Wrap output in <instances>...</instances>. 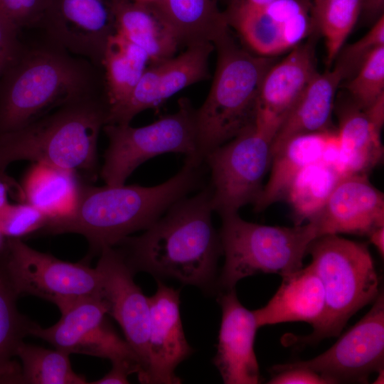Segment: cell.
Wrapping results in <instances>:
<instances>
[{
  "label": "cell",
  "mask_w": 384,
  "mask_h": 384,
  "mask_svg": "<svg viewBox=\"0 0 384 384\" xmlns=\"http://www.w3.org/2000/svg\"><path fill=\"white\" fill-rule=\"evenodd\" d=\"M221 219L219 236L225 264L218 284L223 290L257 273L283 277L301 269L310 243L319 237L310 222L294 227L265 225L248 222L238 213Z\"/></svg>",
  "instance_id": "52a82bcc"
},
{
  "label": "cell",
  "mask_w": 384,
  "mask_h": 384,
  "mask_svg": "<svg viewBox=\"0 0 384 384\" xmlns=\"http://www.w3.org/2000/svg\"><path fill=\"white\" fill-rule=\"evenodd\" d=\"M274 1L275 0H236L230 4H237L249 8H260L267 6Z\"/></svg>",
  "instance_id": "b9f144b4"
},
{
  "label": "cell",
  "mask_w": 384,
  "mask_h": 384,
  "mask_svg": "<svg viewBox=\"0 0 384 384\" xmlns=\"http://www.w3.org/2000/svg\"><path fill=\"white\" fill-rule=\"evenodd\" d=\"M100 255L95 267L100 277L101 297L138 358L137 375L142 383L149 366V299L134 282V272L119 249L104 247Z\"/></svg>",
  "instance_id": "9a60e30c"
},
{
  "label": "cell",
  "mask_w": 384,
  "mask_h": 384,
  "mask_svg": "<svg viewBox=\"0 0 384 384\" xmlns=\"http://www.w3.org/2000/svg\"><path fill=\"white\" fill-rule=\"evenodd\" d=\"M2 238H3V235L0 232V247H1V245H2V243H3Z\"/></svg>",
  "instance_id": "c3c4849f"
},
{
  "label": "cell",
  "mask_w": 384,
  "mask_h": 384,
  "mask_svg": "<svg viewBox=\"0 0 384 384\" xmlns=\"http://www.w3.org/2000/svg\"><path fill=\"white\" fill-rule=\"evenodd\" d=\"M114 16L117 33L142 48L150 64L176 55L177 36L152 3L116 0Z\"/></svg>",
  "instance_id": "cb8c5ba5"
},
{
  "label": "cell",
  "mask_w": 384,
  "mask_h": 384,
  "mask_svg": "<svg viewBox=\"0 0 384 384\" xmlns=\"http://www.w3.org/2000/svg\"><path fill=\"white\" fill-rule=\"evenodd\" d=\"M68 353L22 342L16 356L21 361L22 384H85L74 372Z\"/></svg>",
  "instance_id": "4dcf8cb0"
},
{
  "label": "cell",
  "mask_w": 384,
  "mask_h": 384,
  "mask_svg": "<svg viewBox=\"0 0 384 384\" xmlns=\"http://www.w3.org/2000/svg\"><path fill=\"white\" fill-rule=\"evenodd\" d=\"M53 0H0L5 16L20 30L40 26Z\"/></svg>",
  "instance_id": "d590c367"
},
{
  "label": "cell",
  "mask_w": 384,
  "mask_h": 384,
  "mask_svg": "<svg viewBox=\"0 0 384 384\" xmlns=\"http://www.w3.org/2000/svg\"><path fill=\"white\" fill-rule=\"evenodd\" d=\"M149 299V366L142 383H181L176 366L193 349L186 339L180 314V291L158 282Z\"/></svg>",
  "instance_id": "ac0fdd59"
},
{
  "label": "cell",
  "mask_w": 384,
  "mask_h": 384,
  "mask_svg": "<svg viewBox=\"0 0 384 384\" xmlns=\"http://www.w3.org/2000/svg\"><path fill=\"white\" fill-rule=\"evenodd\" d=\"M348 97L362 109H368L384 97V46L367 57L346 85Z\"/></svg>",
  "instance_id": "d6a6232c"
},
{
  "label": "cell",
  "mask_w": 384,
  "mask_h": 384,
  "mask_svg": "<svg viewBox=\"0 0 384 384\" xmlns=\"http://www.w3.org/2000/svg\"><path fill=\"white\" fill-rule=\"evenodd\" d=\"M134 1H139V2H143V3H154L156 0H134Z\"/></svg>",
  "instance_id": "bcb514c9"
},
{
  "label": "cell",
  "mask_w": 384,
  "mask_h": 384,
  "mask_svg": "<svg viewBox=\"0 0 384 384\" xmlns=\"http://www.w3.org/2000/svg\"><path fill=\"white\" fill-rule=\"evenodd\" d=\"M381 46H384V16L376 21L362 38L341 49L334 67L342 73L343 80H349L370 53Z\"/></svg>",
  "instance_id": "e575fe53"
},
{
  "label": "cell",
  "mask_w": 384,
  "mask_h": 384,
  "mask_svg": "<svg viewBox=\"0 0 384 384\" xmlns=\"http://www.w3.org/2000/svg\"><path fill=\"white\" fill-rule=\"evenodd\" d=\"M19 29L0 15V78L22 50L18 39Z\"/></svg>",
  "instance_id": "8d00e7d4"
},
{
  "label": "cell",
  "mask_w": 384,
  "mask_h": 384,
  "mask_svg": "<svg viewBox=\"0 0 384 384\" xmlns=\"http://www.w3.org/2000/svg\"><path fill=\"white\" fill-rule=\"evenodd\" d=\"M109 143L104 154L100 176L105 184L122 185L144 161L166 153H181L186 160L197 149L196 109L191 101L178 100L176 112L144 127L105 124Z\"/></svg>",
  "instance_id": "ba28073f"
},
{
  "label": "cell",
  "mask_w": 384,
  "mask_h": 384,
  "mask_svg": "<svg viewBox=\"0 0 384 384\" xmlns=\"http://www.w3.org/2000/svg\"><path fill=\"white\" fill-rule=\"evenodd\" d=\"M149 64L139 46L118 33L110 37L102 63L107 118L126 102Z\"/></svg>",
  "instance_id": "4316f807"
},
{
  "label": "cell",
  "mask_w": 384,
  "mask_h": 384,
  "mask_svg": "<svg viewBox=\"0 0 384 384\" xmlns=\"http://www.w3.org/2000/svg\"><path fill=\"white\" fill-rule=\"evenodd\" d=\"M342 80V73L335 67L314 75L277 132L271 145L272 157L293 137L333 129L335 96Z\"/></svg>",
  "instance_id": "603a6c76"
},
{
  "label": "cell",
  "mask_w": 384,
  "mask_h": 384,
  "mask_svg": "<svg viewBox=\"0 0 384 384\" xmlns=\"http://www.w3.org/2000/svg\"><path fill=\"white\" fill-rule=\"evenodd\" d=\"M342 177L321 161L309 164L297 175L284 199L292 208L296 225L319 211Z\"/></svg>",
  "instance_id": "f546056e"
},
{
  "label": "cell",
  "mask_w": 384,
  "mask_h": 384,
  "mask_svg": "<svg viewBox=\"0 0 384 384\" xmlns=\"http://www.w3.org/2000/svg\"><path fill=\"white\" fill-rule=\"evenodd\" d=\"M103 94L68 102L26 126L0 134V174L12 162L31 161L97 175V141L106 124Z\"/></svg>",
  "instance_id": "277c9868"
},
{
  "label": "cell",
  "mask_w": 384,
  "mask_h": 384,
  "mask_svg": "<svg viewBox=\"0 0 384 384\" xmlns=\"http://www.w3.org/2000/svg\"><path fill=\"white\" fill-rule=\"evenodd\" d=\"M0 179L6 182L10 186L12 191V196H14L17 200L20 199L23 196V191L21 184L19 185L11 177H4L0 174Z\"/></svg>",
  "instance_id": "7bdbcfd3"
},
{
  "label": "cell",
  "mask_w": 384,
  "mask_h": 384,
  "mask_svg": "<svg viewBox=\"0 0 384 384\" xmlns=\"http://www.w3.org/2000/svg\"><path fill=\"white\" fill-rule=\"evenodd\" d=\"M230 28L213 42L217 63L210 91L196 110L197 149L186 162L204 164L214 149L255 124L260 87L273 57L251 53L240 47Z\"/></svg>",
  "instance_id": "5b68a950"
},
{
  "label": "cell",
  "mask_w": 384,
  "mask_h": 384,
  "mask_svg": "<svg viewBox=\"0 0 384 384\" xmlns=\"http://www.w3.org/2000/svg\"><path fill=\"white\" fill-rule=\"evenodd\" d=\"M152 4L173 28L180 46L213 43L230 28L218 0H156Z\"/></svg>",
  "instance_id": "83f0119b"
},
{
  "label": "cell",
  "mask_w": 384,
  "mask_h": 384,
  "mask_svg": "<svg viewBox=\"0 0 384 384\" xmlns=\"http://www.w3.org/2000/svg\"><path fill=\"white\" fill-rule=\"evenodd\" d=\"M308 222L319 235H368L384 226V195L366 174L343 176L319 211Z\"/></svg>",
  "instance_id": "e0dca14e"
},
{
  "label": "cell",
  "mask_w": 384,
  "mask_h": 384,
  "mask_svg": "<svg viewBox=\"0 0 384 384\" xmlns=\"http://www.w3.org/2000/svg\"><path fill=\"white\" fill-rule=\"evenodd\" d=\"M378 375H377V378H375V380H374L373 383L375 384H380V383H383V380H384V368L383 367L380 368L378 371Z\"/></svg>",
  "instance_id": "f6af8a7d"
},
{
  "label": "cell",
  "mask_w": 384,
  "mask_h": 384,
  "mask_svg": "<svg viewBox=\"0 0 384 384\" xmlns=\"http://www.w3.org/2000/svg\"><path fill=\"white\" fill-rule=\"evenodd\" d=\"M227 4L228 5L233 3L234 1H235L236 0H224Z\"/></svg>",
  "instance_id": "7dc6e473"
},
{
  "label": "cell",
  "mask_w": 384,
  "mask_h": 384,
  "mask_svg": "<svg viewBox=\"0 0 384 384\" xmlns=\"http://www.w3.org/2000/svg\"><path fill=\"white\" fill-rule=\"evenodd\" d=\"M383 362L384 297L380 292L370 311L327 351L287 364L309 369L334 384L367 383Z\"/></svg>",
  "instance_id": "4fadbf2b"
},
{
  "label": "cell",
  "mask_w": 384,
  "mask_h": 384,
  "mask_svg": "<svg viewBox=\"0 0 384 384\" xmlns=\"http://www.w3.org/2000/svg\"><path fill=\"white\" fill-rule=\"evenodd\" d=\"M214 46L201 42L181 53L148 65L126 102L110 117L117 124H129L139 113L158 107L183 89L210 78L208 62Z\"/></svg>",
  "instance_id": "2e32d148"
},
{
  "label": "cell",
  "mask_w": 384,
  "mask_h": 384,
  "mask_svg": "<svg viewBox=\"0 0 384 384\" xmlns=\"http://www.w3.org/2000/svg\"><path fill=\"white\" fill-rule=\"evenodd\" d=\"M368 236L370 242L375 247L380 257L384 256V226L372 230Z\"/></svg>",
  "instance_id": "60d3db41"
},
{
  "label": "cell",
  "mask_w": 384,
  "mask_h": 384,
  "mask_svg": "<svg viewBox=\"0 0 384 384\" xmlns=\"http://www.w3.org/2000/svg\"><path fill=\"white\" fill-rule=\"evenodd\" d=\"M307 253L310 265L320 278L325 306L313 333L299 342L313 343L337 336L349 319L379 294L378 277L372 256L366 244L338 235L315 238Z\"/></svg>",
  "instance_id": "8992f818"
},
{
  "label": "cell",
  "mask_w": 384,
  "mask_h": 384,
  "mask_svg": "<svg viewBox=\"0 0 384 384\" xmlns=\"http://www.w3.org/2000/svg\"><path fill=\"white\" fill-rule=\"evenodd\" d=\"M272 370L275 375L269 384H329L327 380L309 369L287 363L274 366Z\"/></svg>",
  "instance_id": "74e56055"
},
{
  "label": "cell",
  "mask_w": 384,
  "mask_h": 384,
  "mask_svg": "<svg viewBox=\"0 0 384 384\" xmlns=\"http://www.w3.org/2000/svg\"><path fill=\"white\" fill-rule=\"evenodd\" d=\"M310 0H275L260 8L230 4L223 11L255 54L274 57L291 50L316 30Z\"/></svg>",
  "instance_id": "7c38bea8"
},
{
  "label": "cell",
  "mask_w": 384,
  "mask_h": 384,
  "mask_svg": "<svg viewBox=\"0 0 384 384\" xmlns=\"http://www.w3.org/2000/svg\"><path fill=\"white\" fill-rule=\"evenodd\" d=\"M131 370L121 365H112V369L102 378L92 382L93 384H126L129 383L127 377Z\"/></svg>",
  "instance_id": "ab89813d"
},
{
  "label": "cell",
  "mask_w": 384,
  "mask_h": 384,
  "mask_svg": "<svg viewBox=\"0 0 384 384\" xmlns=\"http://www.w3.org/2000/svg\"><path fill=\"white\" fill-rule=\"evenodd\" d=\"M107 305L100 297L82 299L61 314L48 328L36 325L31 336L40 338L68 354L80 353L109 359L132 373L140 369L138 358L107 322Z\"/></svg>",
  "instance_id": "8fae6325"
},
{
  "label": "cell",
  "mask_w": 384,
  "mask_h": 384,
  "mask_svg": "<svg viewBox=\"0 0 384 384\" xmlns=\"http://www.w3.org/2000/svg\"><path fill=\"white\" fill-rule=\"evenodd\" d=\"M361 16L368 22L374 23L384 16V0H360Z\"/></svg>",
  "instance_id": "f35d334b"
},
{
  "label": "cell",
  "mask_w": 384,
  "mask_h": 384,
  "mask_svg": "<svg viewBox=\"0 0 384 384\" xmlns=\"http://www.w3.org/2000/svg\"><path fill=\"white\" fill-rule=\"evenodd\" d=\"M10 193L12 195V191L10 186L4 181L0 179V210L8 203L7 195Z\"/></svg>",
  "instance_id": "ee69618b"
},
{
  "label": "cell",
  "mask_w": 384,
  "mask_h": 384,
  "mask_svg": "<svg viewBox=\"0 0 384 384\" xmlns=\"http://www.w3.org/2000/svg\"><path fill=\"white\" fill-rule=\"evenodd\" d=\"M314 41L299 43L274 63L262 82L255 121L275 134L287 115L318 73Z\"/></svg>",
  "instance_id": "44dd1931"
},
{
  "label": "cell",
  "mask_w": 384,
  "mask_h": 384,
  "mask_svg": "<svg viewBox=\"0 0 384 384\" xmlns=\"http://www.w3.org/2000/svg\"><path fill=\"white\" fill-rule=\"evenodd\" d=\"M0 15L3 16H5L6 18H7L5 14H4V12L2 11L1 7H0ZM9 19V18H8Z\"/></svg>",
  "instance_id": "681fc988"
},
{
  "label": "cell",
  "mask_w": 384,
  "mask_h": 384,
  "mask_svg": "<svg viewBox=\"0 0 384 384\" xmlns=\"http://www.w3.org/2000/svg\"><path fill=\"white\" fill-rule=\"evenodd\" d=\"M185 162L181 170L155 186L82 183L78 200L69 215L48 220L40 231L48 234L76 233L89 243L90 254L115 247L129 234L146 230L175 202L203 185V166Z\"/></svg>",
  "instance_id": "7a4b0ae2"
},
{
  "label": "cell",
  "mask_w": 384,
  "mask_h": 384,
  "mask_svg": "<svg viewBox=\"0 0 384 384\" xmlns=\"http://www.w3.org/2000/svg\"><path fill=\"white\" fill-rule=\"evenodd\" d=\"M18 297L0 264V384H22L21 366L14 358L37 325L18 311Z\"/></svg>",
  "instance_id": "f1b7e54d"
},
{
  "label": "cell",
  "mask_w": 384,
  "mask_h": 384,
  "mask_svg": "<svg viewBox=\"0 0 384 384\" xmlns=\"http://www.w3.org/2000/svg\"><path fill=\"white\" fill-rule=\"evenodd\" d=\"M335 131L304 134L287 140L272 157L269 178L253 204L254 210L260 212L284 200L297 175L309 164L321 161L326 144Z\"/></svg>",
  "instance_id": "d4e9b609"
},
{
  "label": "cell",
  "mask_w": 384,
  "mask_h": 384,
  "mask_svg": "<svg viewBox=\"0 0 384 384\" xmlns=\"http://www.w3.org/2000/svg\"><path fill=\"white\" fill-rule=\"evenodd\" d=\"M104 94L102 70L48 40L25 50L0 78V134L74 100Z\"/></svg>",
  "instance_id": "3957f363"
},
{
  "label": "cell",
  "mask_w": 384,
  "mask_h": 384,
  "mask_svg": "<svg viewBox=\"0 0 384 384\" xmlns=\"http://www.w3.org/2000/svg\"><path fill=\"white\" fill-rule=\"evenodd\" d=\"M116 0H53L40 26L48 39L102 70L107 42L117 33Z\"/></svg>",
  "instance_id": "5bb4252c"
},
{
  "label": "cell",
  "mask_w": 384,
  "mask_h": 384,
  "mask_svg": "<svg viewBox=\"0 0 384 384\" xmlns=\"http://www.w3.org/2000/svg\"><path fill=\"white\" fill-rule=\"evenodd\" d=\"M82 182L75 171L55 166L33 163L21 184L24 202L49 220L66 217L77 204Z\"/></svg>",
  "instance_id": "484cf974"
},
{
  "label": "cell",
  "mask_w": 384,
  "mask_h": 384,
  "mask_svg": "<svg viewBox=\"0 0 384 384\" xmlns=\"http://www.w3.org/2000/svg\"><path fill=\"white\" fill-rule=\"evenodd\" d=\"M282 277L280 287L268 303L252 311L258 328L289 321L307 322L314 328L325 306L320 278L310 264Z\"/></svg>",
  "instance_id": "7402d4cb"
},
{
  "label": "cell",
  "mask_w": 384,
  "mask_h": 384,
  "mask_svg": "<svg viewBox=\"0 0 384 384\" xmlns=\"http://www.w3.org/2000/svg\"><path fill=\"white\" fill-rule=\"evenodd\" d=\"M313 6L316 28L325 39L329 65L336 59L361 16V1L319 0Z\"/></svg>",
  "instance_id": "1f68e13d"
},
{
  "label": "cell",
  "mask_w": 384,
  "mask_h": 384,
  "mask_svg": "<svg viewBox=\"0 0 384 384\" xmlns=\"http://www.w3.org/2000/svg\"><path fill=\"white\" fill-rule=\"evenodd\" d=\"M319 0H313V3L318 1Z\"/></svg>",
  "instance_id": "f907efd6"
},
{
  "label": "cell",
  "mask_w": 384,
  "mask_h": 384,
  "mask_svg": "<svg viewBox=\"0 0 384 384\" xmlns=\"http://www.w3.org/2000/svg\"><path fill=\"white\" fill-rule=\"evenodd\" d=\"M217 300L222 319L214 365L225 384H257L260 375L254 343L259 328L254 314L240 303L235 288L220 292Z\"/></svg>",
  "instance_id": "d6986e66"
},
{
  "label": "cell",
  "mask_w": 384,
  "mask_h": 384,
  "mask_svg": "<svg viewBox=\"0 0 384 384\" xmlns=\"http://www.w3.org/2000/svg\"><path fill=\"white\" fill-rule=\"evenodd\" d=\"M336 112L341 176L368 175L383 159L384 97L368 109L361 108L348 97L338 102Z\"/></svg>",
  "instance_id": "ffe728a7"
},
{
  "label": "cell",
  "mask_w": 384,
  "mask_h": 384,
  "mask_svg": "<svg viewBox=\"0 0 384 384\" xmlns=\"http://www.w3.org/2000/svg\"><path fill=\"white\" fill-rule=\"evenodd\" d=\"M274 134L255 122L205 158L210 171V205L220 217L237 213L258 198L272 161Z\"/></svg>",
  "instance_id": "30bf717a"
},
{
  "label": "cell",
  "mask_w": 384,
  "mask_h": 384,
  "mask_svg": "<svg viewBox=\"0 0 384 384\" xmlns=\"http://www.w3.org/2000/svg\"><path fill=\"white\" fill-rule=\"evenodd\" d=\"M48 220L43 212L28 203H8L0 210V232L7 238H21L40 231Z\"/></svg>",
  "instance_id": "836d02e7"
},
{
  "label": "cell",
  "mask_w": 384,
  "mask_h": 384,
  "mask_svg": "<svg viewBox=\"0 0 384 384\" xmlns=\"http://www.w3.org/2000/svg\"><path fill=\"white\" fill-rule=\"evenodd\" d=\"M0 264L18 296L28 294L55 304L63 313L78 301L101 297L100 277L87 262L72 263L39 252L21 238H7Z\"/></svg>",
  "instance_id": "9c48e42d"
},
{
  "label": "cell",
  "mask_w": 384,
  "mask_h": 384,
  "mask_svg": "<svg viewBox=\"0 0 384 384\" xmlns=\"http://www.w3.org/2000/svg\"><path fill=\"white\" fill-rule=\"evenodd\" d=\"M213 212L208 186L175 202L142 235L127 236L117 245L134 272L208 288L223 254Z\"/></svg>",
  "instance_id": "6da1fadb"
}]
</instances>
